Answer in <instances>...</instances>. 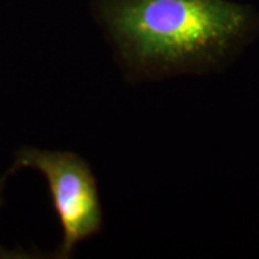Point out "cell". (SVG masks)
Instances as JSON below:
<instances>
[{
  "label": "cell",
  "instance_id": "6da1fadb",
  "mask_svg": "<svg viewBox=\"0 0 259 259\" xmlns=\"http://www.w3.org/2000/svg\"><path fill=\"white\" fill-rule=\"evenodd\" d=\"M98 16L139 78L212 68L252 26L250 10L229 0H100Z\"/></svg>",
  "mask_w": 259,
  "mask_h": 259
},
{
  "label": "cell",
  "instance_id": "7a4b0ae2",
  "mask_svg": "<svg viewBox=\"0 0 259 259\" xmlns=\"http://www.w3.org/2000/svg\"><path fill=\"white\" fill-rule=\"evenodd\" d=\"M36 170L45 177L64 238L52 258L68 259L75 248L102 228L98 186L90 164L72 151L20 147L8 175Z\"/></svg>",
  "mask_w": 259,
  "mask_h": 259
},
{
  "label": "cell",
  "instance_id": "3957f363",
  "mask_svg": "<svg viewBox=\"0 0 259 259\" xmlns=\"http://www.w3.org/2000/svg\"><path fill=\"white\" fill-rule=\"evenodd\" d=\"M6 175L0 176V206L3 203V187H5V182H6ZM32 258V255H29V252L25 250H9L5 249L0 246V259H26Z\"/></svg>",
  "mask_w": 259,
  "mask_h": 259
}]
</instances>
